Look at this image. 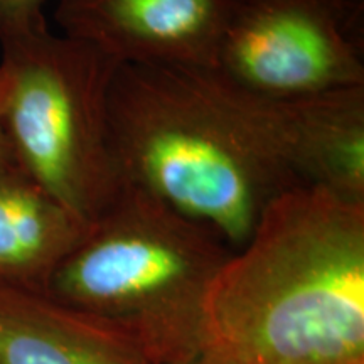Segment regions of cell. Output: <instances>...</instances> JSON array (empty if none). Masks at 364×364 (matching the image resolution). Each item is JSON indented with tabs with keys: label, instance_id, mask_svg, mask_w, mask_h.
<instances>
[{
	"label": "cell",
	"instance_id": "1",
	"mask_svg": "<svg viewBox=\"0 0 364 364\" xmlns=\"http://www.w3.org/2000/svg\"><path fill=\"white\" fill-rule=\"evenodd\" d=\"M204 351L226 364H364V201L285 189L218 273Z\"/></svg>",
	"mask_w": 364,
	"mask_h": 364
},
{
	"label": "cell",
	"instance_id": "2",
	"mask_svg": "<svg viewBox=\"0 0 364 364\" xmlns=\"http://www.w3.org/2000/svg\"><path fill=\"white\" fill-rule=\"evenodd\" d=\"M108 134L122 184L241 248L262 211L302 184L209 98L191 70L120 65L108 93Z\"/></svg>",
	"mask_w": 364,
	"mask_h": 364
},
{
	"label": "cell",
	"instance_id": "3",
	"mask_svg": "<svg viewBox=\"0 0 364 364\" xmlns=\"http://www.w3.org/2000/svg\"><path fill=\"white\" fill-rule=\"evenodd\" d=\"M235 250L213 228L122 184L48 290L139 346L154 364L206 348L208 300Z\"/></svg>",
	"mask_w": 364,
	"mask_h": 364
},
{
	"label": "cell",
	"instance_id": "4",
	"mask_svg": "<svg viewBox=\"0 0 364 364\" xmlns=\"http://www.w3.org/2000/svg\"><path fill=\"white\" fill-rule=\"evenodd\" d=\"M0 48L17 166L90 225L122 188L108 134V93L120 63L49 27Z\"/></svg>",
	"mask_w": 364,
	"mask_h": 364
},
{
	"label": "cell",
	"instance_id": "5",
	"mask_svg": "<svg viewBox=\"0 0 364 364\" xmlns=\"http://www.w3.org/2000/svg\"><path fill=\"white\" fill-rule=\"evenodd\" d=\"M361 0H236L218 73L267 97L364 86Z\"/></svg>",
	"mask_w": 364,
	"mask_h": 364
},
{
	"label": "cell",
	"instance_id": "6",
	"mask_svg": "<svg viewBox=\"0 0 364 364\" xmlns=\"http://www.w3.org/2000/svg\"><path fill=\"white\" fill-rule=\"evenodd\" d=\"M231 120L302 184L364 201V86L267 97L211 70H191Z\"/></svg>",
	"mask_w": 364,
	"mask_h": 364
},
{
	"label": "cell",
	"instance_id": "7",
	"mask_svg": "<svg viewBox=\"0 0 364 364\" xmlns=\"http://www.w3.org/2000/svg\"><path fill=\"white\" fill-rule=\"evenodd\" d=\"M236 0H59L63 36L120 65L213 70Z\"/></svg>",
	"mask_w": 364,
	"mask_h": 364
},
{
	"label": "cell",
	"instance_id": "8",
	"mask_svg": "<svg viewBox=\"0 0 364 364\" xmlns=\"http://www.w3.org/2000/svg\"><path fill=\"white\" fill-rule=\"evenodd\" d=\"M0 364H154L120 331L48 290L0 282Z\"/></svg>",
	"mask_w": 364,
	"mask_h": 364
},
{
	"label": "cell",
	"instance_id": "9",
	"mask_svg": "<svg viewBox=\"0 0 364 364\" xmlns=\"http://www.w3.org/2000/svg\"><path fill=\"white\" fill-rule=\"evenodd\" d=\"M86 230L16 162L0 164V282L46 290Z\"/></svg>",
	"mask_w": 364,
	"mask_h": 364
},
{
	"label": "cell",
	"instance_id": "10",
	"mask_svg": "<svg viewBox=\"0 0 364 364\" xmlns=\"http://www.w3.org/2000/svg\"><path fill=\"white\" fill-rule=\"evenodd\" d=\"M46 0H0V43L48 27Z\"/></svg>",
	"mask_w": 364,
	"mask_h": 364
},
{
	"label": "cell",
	"instance_id": "11",
	"mask_svg": "<svg viewBox=\"0 0 364 364\" xmlns=\"http://www.w3.org/2000/svg\"><path fill=\"white\" fill-rule=\"evenodd\" d=\"M9 90H11V76H9L7 68L0 63V164L16 162V159H14V154H12L11 142H9L7 127H6Z\"/></svg>",
	"mask_w": 364,
	"mask_h": 364
},
{
	"label": "cell",
	"instance_id": "12",
	"mask_svg": "<svg viewBox=\"0 0 364 364\" xmlns=\"http://www.w3.org/2000/svg\"><path fill=\"white\" fill-rule=\"evenodd\" d=\"M182 364H226V363H223L221 359H218L216 356H213L211 353L203 351L201 354H199V356L189 359V361H186V363H182Z\"/></svg>",
	"mask_w": 364,
	"mask_h": 364
}]
</instances>
